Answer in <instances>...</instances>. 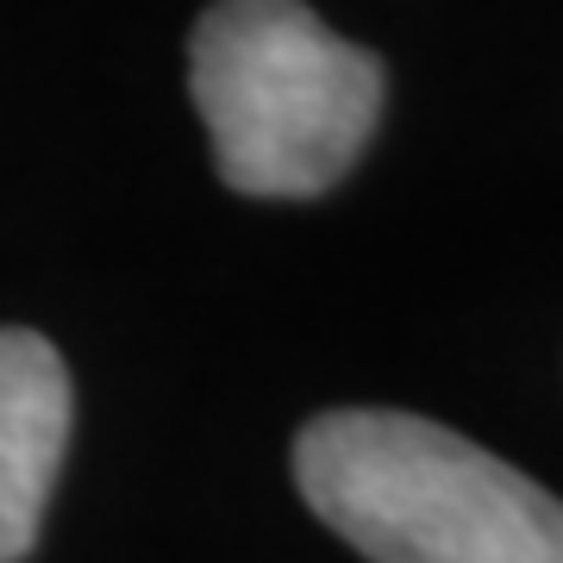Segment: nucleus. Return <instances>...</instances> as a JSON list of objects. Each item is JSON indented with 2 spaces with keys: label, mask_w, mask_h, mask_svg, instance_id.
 I'll return each mask as SVG.
<instances>
[{
  "label": "nucleus",
  "mask_w": 563,
  "mask_h": 563,
  "mask_svg": "<svg viewBox=\"0 0 563 563\" xmlns=\"http://www.w3.org/2000/svg\"><path fill=\"white\" fill-rule=\"evenodd\" d=\"M295 488L369 563H563V501L401 407H332L295 439Z\"/></svg>",
  "instance_id": "f257e3e1"
},
{
  "label": "nucleus",
  "mask_w": 563,
  "mask_h": 563,
  "mask_svg": "<svg viewBox=\"0 0 563 563\" xmlns=\"http://www.w3.org/2000/svg\"><path fill=\"white\" fill-rule=\"evenodd\" d=\"M188 95L225 188L313 201L369 151L388 76L307 0H213L188 38Z\"/></svg>",
  "instance_id": "f03ea898"
},
{
  "label": "nucleus",
  "mask_w": 563,
  "mask_h": 563,
  "mask_svg": "<svg viewBox=\"0 0 563 563\" xmlns=\"http://www.w3.org/2000/svg\"><path fill=\"white\" fill-rule=\"evenodd\" d=\"M69 369L57 344L0 325V563L32 558L69 444Z\"/></svg>",
  "instance_id": "7ed1b4c3"
}]
</instances>
